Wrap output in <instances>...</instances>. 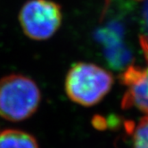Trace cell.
<instances>
[{
    "mask_svg": "<svg viewBox=\"0 0 148 148\" xmlns=\"http://www.w3.org/2000/svg\"><path fill=\"white\" fill-rule=\"evenodd\" d=\"M41 100L38 86L22 74H9L0 79V117L22 121L38 110Z\"/></svg>",
    "mask_w": 148,
    "mask_h": 148,
    "instance_id": "1",
    "label": "cell"
},
{
    "mask_svg": "<svg viewBox=\"0 0 148 148\" xmlns=\"http://www.w3.org/2000/svg\"><path fill=\"white\" fill-rule=\"evenodd\" d=\"M113 78L105 69L90 62H77L65 79L68 97L82 106L98 103L112 88Z\"/></svg>",
    "mask_w": 148,
    "mask_h": 148,
    "instance_id": "2",
    "label": "cell"
},
{
    "mask_svg": "<svg viewBox=\"0 0 148 148\" xmlns=\"http://www.w3.org/2000/svg\"><path fill=\"white\" fill-rule=\"evenodd\" d=\"M62 10L52 0H29L19 13V23L24 34L33 40L52 38L62 24Z\"/></svg>",
    "mask_w": 148,
    "mask_h": 148,
    "instance_id": "3",
    "label": "cell"
},
{
    "mask_svg": "<svg viewBox=\"0 0 148 148\" xmlns=\"http://www.w3.org/2000/svg\"><path fill=\"white\" fill-rule=\"evenodd\" d=\"M140 44L145 65L130 66L121 74V79L126 88L122 106L136 108L148 115V39L141 36Z\"/></svg>",
    "mask_w": 148,
    "mask_h": 148,
    "instance_id": "4",
    "label": "cell"
},
{
    "mask_svg": "<svg viewBox=\"0 0 148 148\" xmlns=\"http://www.w3.org/2000/svg\"><path fill=\"white\" fill-rule=\"evenodd\" d=\"M0 148H39L35 137L28 132L16 129L0 131Z\"/></svg>",
    "mask_w": 148,
    "mask_h": 148,
    "instance_id": "5",
    "label": "cell"
},
{
    "mask_svg": "<svg viewBox=\"0 0 148 148\" xmlns=\"http://www.w3.org/2000/svg\"><path fill=\"white\" fill-rule=\"evenodd\" d=\"M133 148H148V115L137 122L132 130Z\"/></svg>",
    "mask_w": 148,
    "mask_h": 148,
    "instance_id": "6",
    "label": "cell"
},
{
    "mask_svg": "<svg viewBox=\"0 0 148 148\" xmlns=\"http://www.w3.org/2000/svg\"><path fill=\"white\" fill-rule=\"evenodd\" d=\"M141 22H142V28H143L142 37L148 39V0H145L143 5Z\"/></svg>",
    "mask_w": 148,
    "mask_h": 148,
    "instance_id": "7",
    "label": "cell"
}]
</instances>
